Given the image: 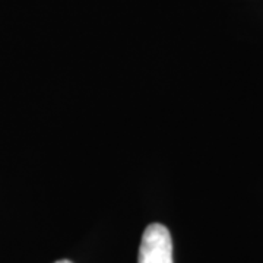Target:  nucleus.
Masks as SVG:
<instances>
[{"label":"nucleus","mask_w":263,"mask_h":263,"mask_svg":"<svg viewBox=\"0 0 263 263\" xmlns=\"http://www.w3.org/2000/svg\"><path fill=\"white\" fill-rule=\"evenodd\" d=\"M56 263H72V262H70V260H59V262Z\"/></svg>","instance_id":"nucleus-2"},{"label":"nucleus","mask_w":263,"mask_h":263,"mask_svg":"<svg viewBox=\"0 0 263 263\" xmlns=\"http://www.w3.org/2000/svg\"><path fill=\"white\" fill-rule=\"evenodd\" d=\"M138 263H173V241L167 227L151 224L145 228Z\"/></svg>","instance_id":"nucleus-1"}]
</instances>
